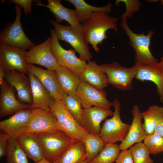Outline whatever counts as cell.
I'll return each instance as SVG.
<instances>
[{
	"instance_id": "obj_1",
	"label": "cell",
	"mask_w": 163,
	"mask_h": 163,
	"mask_svg": "<svg viewBox=\"0 0 163 163\" xmlns=\"http://www.w3.org/2000/svg\"><path fill=\"white\" fill-rule=\"evenodd\" d=\"M118 20L117 18L111 17L105 12H93L82 23V33L85 41L91 45L96 52H98L100 49L98 45L107 38L106 34L108 30L113 29L118 32Z\"/></svg>"
},
{
	"instance_id": "obj_2",
	"label": "cell",
	"mask_w": 163,
	"mask_h": 163,
	"mask_svg": "<svg viewBox=\"0 0 163 163\" xmlns=\"http://www.w3.org/2000/svg\"><path fill=\"white\" fill-rule=\"evenodd\" d=\"M121 18L120 26L128 37L130 45L135 51L136 62L146 64L158 62V59L153 55L150 49L151 39L154 32L150 30L147 34L143 33L136 34L129 28L127 22V18L124 14Z\"/></svg>"
},
{
	"instance_id": "obj_3",
	"label": "cell",
	"mask_w": 163,
	"mask_h": 163,
	"mask_svg": "<svg viewBox=\"0 0 163 163\" xmlns=\"http://www.w3.org/2000/svg\"><path fill=\"white\" fill-rule=\"evenodd\" d=\"M53 26L58 40L69 43L79 55V58L88 62L92 56L88 44L82 36V27L61 24L53 20L50 21Z\"/></svg>"
},
{
	"instance_id": "obj_4",
	"label": "cell",
	"mask_w": 163,
	"mask_h": 163,
	"mask_svg": "<svg viewBox=\"0 0 163 163\" xmlns=\"http://www.w3.org/2000/svg\"><path fill=\"white\" fill-rule=\"evenodd\" d=\"M49 108L56 117L61 131L72 140L83 141L89 133L66 108L62 101H55Z\"/></svg>"
},
{
	"instance_id": "obj_5",
	"label": "cell",
	"mask_w": 163,
	"mask_h": 163,
	"mask_svg": "<svg viewBox=\"0 0 163 163\" xmlns=\"http://www.w3.org/2000/svg\"><path fill=\"white\" fill-rule=\"evenodd\" d=\"M113 103L115 111L113 116L105 120L99 135L106 143H115L122 141L126 137L130 126L123 123L121 119L120 102L115 99Z\"/></svg>"
},
{
	"instance_id": "obj_6",
	"label": "cell",
	"mask_w": 163,
	"mask_h": 163,
	"mask_svg": "<svg viewBox=\"0 0 163 163\" xmlns=\"http://www.w3.org/2000/svg\"><path fill=\"white\" fill-rule=\"evenodd\" d=\"M100 66L107 76L108 84L121 90L132 89L133 80L135 78L137 70L134 64L133 66L127 68L114 62Z\"/></svg>"
},
{
	"instance_id": "obj_7",
	"label": "cell",
	"mask_w": 163,
	"mask_h": 163,
	"mask_svg": "<svg viewBox=\"0 0 163 163\" xmlns=\"http://www.w3.org/2000/svg\"><path fill=\"white\" fill-rule=\"evenodd\" d=\"M34 133L42 143L44 158L53 163L74 141L63 132Z\"/></svg>"
},
{
	"instance_id": "obj_8",
	"label": "cell",
	"mask_w": 163,
	"mask_h": 163,
	"mask_svg": "<svg viewBox=\"0 0 163 163\" xmlns=\"http://www.w3.org/2000/svg\"><path fill=\"white\" fill-rule=\"evenodd\" d=\"M51 50L58 63L70 69L79 76L87 65L86 61L78 58L74 50L64 49L60 45L53 29L51 30Z\"/></svg>"
},
{
	"instance_id": "obj_9",
	"label": "cell",
	"mask_w": 163,
	"mask_h": 163,
	"mask_svg": "<svg viewBox=\"0 0 163 163\" xmlns=\"http://www.w3.org/2000/svg\"><path fill=\"white\" fill-rule=\"evenodd\" d=\"M21 7L16 5V17L14 23L7 25L1 33L0 43L29 49L34 43L29 40L22 29L20 18Z\"/></svg>"
},
{
	"instance_id": "obj_10",
	"label": "cell",
	"mask_w": 163,
	"mask_h": 163,
	"mask_svg": "<svg viewBox=\"0 0 163 163\" xmlns=\"http://www.w3.org/2000/svg\"><path fill=\"white\" fill-rule=\"evenodd\" d=\"M26 51L24 49L0 44V66L5 72L16 70L28 74V64L25 60Z\"/></svg>"
},
{
	"instance_id": "obj_11",
	"label": "cell",
	"mask_w": 163,
	"mask_h": 163,
	"mask_svg": "<svg viewBox=\"0 0 163 163\" xmlns=\"http://www.w3.org/2000/svg\"><path fill=\"white\" fill-rule=\"evenodd\" d=\"M33 133H56L62 132L57 119L50 108L35 109L24 132Z\"/></svg>"
},
{
	"instance_id": "obj_12",
	"label": "cell",
	"mask_w": 163,
	"mask_h": 163,
	"mask_svg": "<svg viewBox=\"0 0 163 163\" xmlns=\"http://www.w3.org/2000/svg\"><path fill=\"white\" fill-rule=\"evenodd\" d=\"M51 37L41 43L34 45L26 51L25 57L26 62L41 65L48 70H56L59 65L51 50Z\"/></svg>"
},
{
	"instance_id": "obj_13",
	"label": "cell",
	"mask_w": 163,
	"mask_h": 163,
	"mask_svg": "<svg viewBox=\"0 0 163 163\" xmlns=\"http://www.w3.org/2000/svg\"><path fill=\"white\" fill-rule=\"evenodd\" d=\"M77 94L79 97L83 109L94 106L110 110L111 106L113 105V102L107 99L105 90L99 91L87 83L81 82Z\"/></svg>"
},
{
	"instance_id": "obj_14",
	"label": "cell",
	"mask_w": 163,
	"mask_h": 163,
	"mask_svg": "<svg viewBox=\"0 0 163 163\" xmlns=\"http://www.w3.org/2000/svg\"><path fill=\"white\" fill-rule=\"evenodd\" d=\"M35 109L30 108L20 110L9 118L0 122L1 132L10 137L17 138L24 132L25 129Z\"/></svg>"
},
{
	"instance_id": "obj_15",
	"label": "cell",
	"mask_w": 163,
	"mask_h": 163,
	"mask_svg": "<svg viewBox=\"0 0 163 163\" xmlns=\"http://www.w3.org/2000/svg\"><path fill=\"white\" fill-rule=\"evenodd\" d=\"M137 68L135 78L142 82L149 81L156 85L160 101H163V68L159 62L150 64L136 62Z\"/></svg>"
},
{
	"instance_id": "obj_16",
	"label": "cell",
	"mask_w": 163,
	"mask_h": 163,
	"mask_svg": "<svg viewBox=\"0 0 163 163\" xmlns=\"http://www.w3.org/2000/svg\"><path fill=\"white\" fill-rule=\"evenodd\" d=\"M4 79L15 89L20 101L30 105L32 104L31 85L29 76L25 73L14 70L5 72Z\"/></svg>"
},
{
	"instance_id": "obj_17",
	"label": "cell",
	"mask_w": 163,
	"mask_h": 163,
	"mask_svg": "<svg viewBox=\"0 0 163 163\" xmlns=\"http://www.w3.org/2000/svg\"><path fill=\"white\" fill-rule=\"evenodd\" d=\"M0 117L13 115L31 105L23 103L16 98L13 88L4 80L0 85Z\"/></svg>"
},
{
	"instance_id": "obj_18",
	"label": "cell",
	"mask_w": 163,
	"mask_h": 163,
	"mask_svg": "<svg viewBox=\"0 0 163 163\" xmlns=\"http://www.w3.org/2000/svg\"><path fill=\"white\" fill-rule=\"evenodd\" d=\"M113 113L110 109L106 110L96 106L83 108L82 126L89 133L99 135L101 122L108 117L113 116Z\"/></svg>"
},
{
	"instance_id": "obj_19",
	"label": "cell",
	"mask_w": 163,
	"mask_h": 163,
	"mask_svg": "<svg viewBox=\"0 0 163 163\" xmlns=\"http://www.w3.org/2000/svg\"><path fill=\"white\" fill-rule=\"evenodd\" d=\"M131 112L133 119L126 137L119 145L120 151L127 149L134 144L142 142L147 135L142 127V114L138 106L134 105Z\"/></svg>"
},
{
	"instance_id": "obj_20",
	"label": "cell",
	"mask_w": 163,
	"mask_h": 163,
	"mask_svg": "<svg viewBox=\"0 0 163 163\" xmlns=\"http://www.w3.org/2000/svg\"><path fill=\"white\" fill-rule=\"evenodd\" d=\"M29 71L34 75L50 92L55 101H62L63 93L59 85L56 70L44 69L28 64Z\"/></svg>"
},
{
	"instance_id": "obj_21",
	"label": "cell",
	"mask_w": 163,
	"mask_h": 163,
	"mask_svg": "<svg viewBox=\"0 0 163 163\" xmlns=\"http://www.w3.org/2000/svg\"><path fill=\"white\" fill-rule=\"evenodd\" d=\"M31 85L32 103L30 108L43 110L49 108L55 100L41 82L29 72L28 74Z\"/></svg>"
},
{
	"instance_id": "obj_22",
	"label": "cell",
	"mask_w": 163,
	"mask_h": 163,
	"mask_svg": "<svg viewBox=\"0 0 163 163\" xmlns=\"http://www.w3.org/2000/svg\"><path fill=\"white\" fill-rule=\"evenodd\" d=\"M16 140L27 156L34 163L44 158L42 145L35 133L24 132L18 136Z\"/></svg>"
},
{
	"instance_id": "obj_23",
	"label": "cell",
	"mask_w": 163,
	"mask_h": 163,
	"mask_svg": "<svg viewBox=\"0 0 163 163\" xmlns=\"http://www.w3.org/2000/svg\"><path fill=\"white\" fill-rule=\"evenodd\" d=\"M79 76L81 82L87 83L99 91L108 86L107 76L100 65L89 61Z\"/></svg>"
},
{
	"instance_id": "obj_24",
	"label": "cell",
	"mask_w": 163,
	"mask_h": 163,
	"mask_svg": "<svg viewBox=\"0 0 163 163\" xmlns=\"http://www.w3.org/2000/svg\"><path fill=\"white\" fill-rule=\"evenodd\" d=\"M61 1L60 0H48L47 5L39 1L36 5L49 8L54 15L56 21L59 23L65 21L71 26L82 27V24L76 16L75 10L66 8L61 3Z\"/></svg>"
},
{
	"instance_id": "obj_25",
	"label": "cell",
	"mask_w": 163,
	"mask_h": 163,
	"mask_svg": "<svg viewBox=\"0 0 163 163\" xmlns=\"http://www.w3.org/2000/svg\"><path fill=\"white\" fill-rule=\"evenodd\" d=\"M56 71L62 92L69 95L76 94L81 82L78 75L70 69L60 65Z\"/></svg>"
},
{
	"instance_id": "obj_26",
	"label": "cell",
	"mask_w": 163,
	"mask_h": 163,
	"mask_svg": "<svg viewBox=\"0 0 163 163\" xmlns=\"http://www.w3.org/2000/svg\"><path fill=\"white\" fill-rule=\"evenodd\" d=\"M86 158L83 142L74 141L53 163H80Z\"/></svg>"
},
{
	"instance_id": "obj_27",
	"label": "cell",
	"mask_w": 163,
	"mask_h": 163,
	"mask_svg": "<svg viewBox=\"0 0 163 163\" xmlns=\"http://www.w3.org/2000/svg\"><path fill=\"white\" fill-rule=\"evenodd\" d=\"M75 7L76 16L79 22L82 23L94 12H104L107 13L111 11L112 4L109 2L107 5L101 7L89 5L84 0H66Z\"/></svg>"
},
{
	"instance_id": "obj_28",
	"label": "cell",
	"mask_w": 163,
	"mask_h": 163,
	"mask_svg": "<svg viewBox=\"0 0 163 163\" xmlns=\"http://www.w3.org/2000/svg\"><path fill=\"white\" fill-rule=\"evenodd\" d=\"M142 114L144 120L142 127L147 135L153 133L156 127L163 120V107L152 105Z\"/></svg>"
},
{
	"instance_id": "obj_29",
	"label": "cell",
	"mask_w": 163,
	"mask_h": 163,
	"mask_svg": "<svg viewBox=\"0 0 163 163\" xmlns=\"http://www.w3.org/2000/svg\"><path fill=\"white\" fill-rule=\"evenodd\" d=\"M86 152V161L88 163L99 154L106 143L99 135L89 133L83 141Z\"/></svg>"
},
{
	"instance_id": "obj_30",
	"label": "cell",
	"mask_w": 163,
	"mask_h": 163,
	"mask_svg": "<svg viewBox=\"0 0 163 163\" xmlns=\"http://www.w3.org/2000/svg\"><path fill=\"white\" fill-rule=\"evenodd\" d=\"M6 157V163H28L27 156L17 142L16 137L8 139Z\"/></svg>"
},
{
	"instance_id": "obj_31",
	"label": "cell",
	"mask_w": 163,
	"mask_h": 163,
	"mask_svg": "<svg viewBox=\"0 0 163 163\" xmlns=\"http://www.w3.org/2000/svg\"><path fill=\"white\" fill-rule=\"evenodd\" d=\"M62 103L67 110L82 126V114L83 108L79 97L76 93L69 95L63 92Z\"/></svg>"
},
{
	"instance_id": "obj_32",
	"label": "cell",
	"mask_w": 163,
	"mask_h": 163,
	"mask_svg": "<svg viewBox=\"0 0 163 163\" xmlns=\"http://www.w3.org/2000/svg\"><path fill=\"white\" fill-rule=\"evenodd\" d=\"M117 144L106 143L98 155L88 163H113L120 154Z\"/></svg>"
},
{
	"instance_id": "obj_33",
	"label": "cell",
	"mask_w": 163,
	"mask_h": 163,
	"mask_svg": "<svg viewBox=\"0 0 163 163\" xmlns=\"http://www.w3.org/2000/svg\"><path fill=\"white\" fill-rule=\"evenodd\" d=\"M129 149L134 163H154L148 149L142 142L135 144Z\"/></svg>"
},
{
	"instance_id": "obj_34",
	"label": "cell",
	"mask_w": 163,
	"mask_h": 163,
	"mask_svg": "<svg viewBox=\"0 0 163 163\" xmlns=\"http://www.w3.org/2000/svg\"><path fill=\"white\" fill-rule=\"evenodd\" d=\"M143 143L150 154L155 155L163 152V137L158 134L153 133L147 135Z\"/></svg>"
},
{
	"instance_id": "obj_35",
	"label": "cell",
	"mask_w": 163,
	"mask_h": 163,
	"mask_svg": "<svg viewBox=\"0 0 163 163\" xmlns=\"http://www.w3.org/2000/svg\"><path fill=\"white\" fill-rule=\"evenodd\" d=\"M120 2H123L126 5V10L124 14L127 18L130 17L134 13L137 11L139 9L141 3L138 0H117L115 2L116 5Z\"/></svg>"
},
{
	"instance_id": "obj_36",
	"label": "cell",
	"mask_w": 163,
	"mask_h": 163,
	"mask_svg": "<svg viewBox=\"0 0 163 163\" xmlns=\"http://www.w3.org/2000/svg\"><path fill=\"white\" fill-rule=\"evenodd\" d=\"M116 163H134L129 149L122 150L116 161Z\"/></svg>"
},
{
	"instance_id": "obj_37",
	"label": "cell",
	"mask_w": 163,
	"mask_h": 163,
	"mask_svg": "<svg viewBox=\"0 0 163 163\" xmlns=\"http://www.w3.org/2000/svg\"><path fill=\"white\" fill-rule=\"evenodd\" d=\"M10 137L2 132L0 133V158L6 156L8 140Z\"/></svg>"
},
{
	"instance_id": "obj_38",
	"label": "cell",
	"mask_w": 163,
	"mask_h": 163,
	"mask_svg": "<svg viewBox=\"0 0 163 163\" xmlns=\"http://www.w3.org/2000/svg\"><path fill=\"white\" fill-rule=\"evenodd\" d=\"M32 1V0H11L9 2L20 5L24 8L25 14H28L31 13V6Z\"/></svg>"
},
{
	"instance_id": "obj_39",
	"label": "cell",
	"mask_w": 163,
	"mask_h": 163,
	"mask_svg": "<svg viewBox=\"0 0 163 163\" xmlns=\"http://www.w3.org/2000/svg\"><path fill=\"white\" fill-rule=\"evenodd\" d=\"M154 133L158 134L163 137V120L156 127Z\"/></svg>"
},
{
	"instance_id": "obj_40",
	"label": "cell",
	"mask_w": 163,
	"mask_h": 163,
	"mask_svg": "<svg viewBox=\"0 0 163 163\" xmlns=\"http://www.w3.org/2000/svg\"><path fill=\"white\" fill-rule=\"evenodd\" d=\"M5 73V71L3 67L2 66H0V85L4 81Z\"/></svg>"
},
{
	"instance_id": "obj_41",
	"label": "cell",
	"mask_w": 163,
	"mask_h": 163,
	"mask_svg": "<svg viewBox=\"0 0 163 163\" xmlns=\"http://www.w3.org/2000/svg\"><path fill=\"white\" fill-rule=\"evenodd\" d=\"M34 163H53L50 162L47 160L45 158L40 160V161Z\"/></svg>"
},
{
	"instance_id": "obj_42",
	"label": "cell",
	"mask_w": 163,
	"mask_h": 163,
	"mask_svg": "<svg viewBox=\"0 0 163 163\" xmlns=\"http://www.w3.org/2000/svg\"><path fill=\"white\" fill-rule=\"evenodd\" d=\"M159 63L163 68V56L161 58V61L159 62Z\"/></svg>"
},
{
	"instance_id": "obj_43",
	"label": "cell",
	"mask_w": 163,
	"mask_h": 163,
	"mask_svg": "<svg viewBox=\"0 0 163 163\" xmlns=\"http://www.w3.org/2000/svg\"><path fill=\"white\" fill-rule=\"evenodd\" d=\"M80 163H87V161H86V160H85L84 161H82Z\"/></svg>"
},
{
	"instance_id": "obj_44",
	"label": "cell",
	"mask_w": 163,
	"mask_h": 163,
	"mask_svg": "<svg viewBox=\"0 0 163 163\" xmlns=\"http://www.w3.org/2000/svg\"><path fill=\"white\" fill-rule=\"evenodd\" d=\"M161 5H163V0L161 1Z\"/></svg>"
}]
</instances>
